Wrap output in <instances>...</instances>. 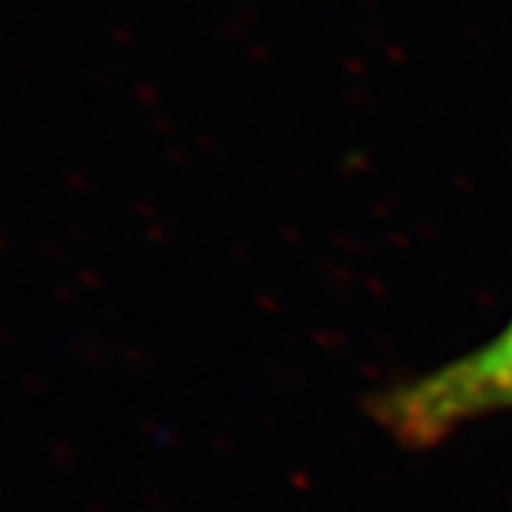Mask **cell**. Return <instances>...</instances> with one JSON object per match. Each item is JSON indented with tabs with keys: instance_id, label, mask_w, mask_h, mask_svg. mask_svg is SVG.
<instances>
[{
	"instance_id": "6da1fadb",
	"label": "cell",
	"mask_w": 512,
	"mask_h": 512,
	"mask_svg": "<svg viewBox=\"0 0 512 512\" xmlns=\"http://www.w3.org/2000/svg\"><path fill=\"white\" fill-rule=\"evenodd\" d=\"M502 408H512V322L479 351L371 400V416L413 447L437 445L473 418Z\"/></svg>"
}]
</instances>
